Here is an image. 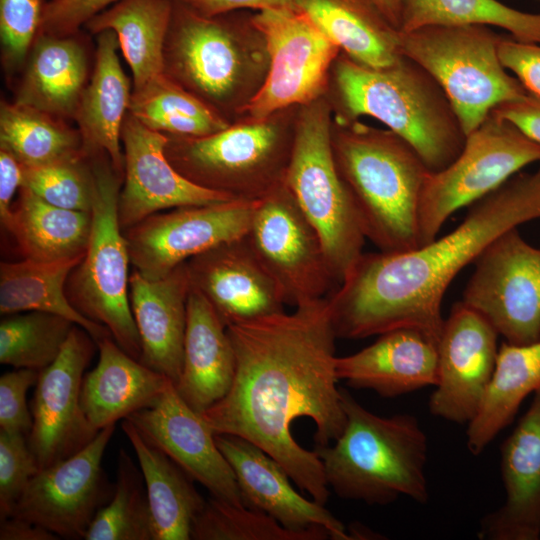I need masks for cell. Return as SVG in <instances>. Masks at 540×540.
<instances>
[{
  "label": "cell",
  "mask_w": 540,
  "mask_h": 540,
  "mask_svg": "<svg viewBox=\"0 0 540 540\" xmlns=\"http://www.w3.org/2000/svg\"><path fill=\"white\" fill-rule=\"evenodd\" d=\"M227 332L236 358L234 379L201 415L215 434L259 446L325 505L330 492L322 462L295 441L291 425L297 418L312 419L315 446L330 445L345 427L328 298L230 325Z\"/></svg>",
  "instance_id": "6da1fadb"
},
{
  "label": "cell",
  "mask_w": 540,
  "mask_h": 540,
  "mask_svg": "<svg viewBox=\"0 0 540 540\" xmlns=\"http://www.w3.org/2000/svg\"><path fill=\"white\" fill-rule=\"evenodd\" d=\"M540 219V163L471 205L449 233L401 253H363L328 296L337 338L416 328L438 341L451 282L499 236Z\"/></svg>",
  "instance_id": "7a4b0ae2"
},
{
  "label": "cell",
  "mask_w": 540,
  "mask_h": 540,
  "mask_svg": "<svg viewBox=\"0 0 540 540\" xmlns=\"http://www.w3.org/2000/svg\"><path fill=\"white\" fill-rule=\"evenodd\" d=\"M326 96L334 121L377 119L408 142L432 173L450 165L464 147L466 134L443 89L406 56L372 68L341 52Z\"/></svg>",
  "instance_id": "3957f363"
},
{
  "label": "cell",
  "mask_w": 540,
  "mask_h": 540,
  "mask_svg": "<svg viewBox=\"0 0 540 540\" xmlns=\"http://www.w3.org/2000/svg\"><path fill=\"white\" fill-rule=\"evenodd\" d=\"M331 144L366 239L385 253L419 247V205L431 171L418 153L389 129L333 117Z\"/></svg>",
  "instance_id": "277c9868"
},
{
  "label": "cell",
  "mask_w": 540,
  "mask_h": 540,
  "mask_svg": "<svg viewBox=\"0 0 540 540\" xmlns=\"http://www.w3.org/2000/svg\"><path fill=\"white\" fill-rule=\"evenodd\" d=\"M269 53L252 14L205 17L173 0L163 73L230 123L261 89Z\"/></svg>",
  "instance_id": "5b68a950"
},
{
  "label": "cell",
  "mask_w": 540,
  "mask_h": 540,
  "mask_svg": "<svg viewBox=\"0 0 540 540\" xmlns=\"http://www.w3.org/2000/svg\"><path fill=\"white\" fill-rule=\"evenodd\" d=\"M345 427L334 444L315 446L329 487L343 499L388 505L429 499L428 439L411 414L377 415L340 388Z\"/></svg>",
  "instance_id": "8992f818"
},
{
  "label": "cell",
  "mask_w": 540,
  "mask_h": 540,
  "mask_svg": "<svg viewBox=\"0 0 540 540\" xmlns=\"http://www.w3.org/2000/svg\"><path fill=\"white\" fill-rule=\"evenodd\" d=\"M241 117L204 137L166 135L165 154L186 179L232 199L258 201L284 182L297 111Z\"/></svg>",
  "instance_id": "52a82bcc"
},
{
  "label": "cell",
  "mask_w": 540,
  "mask_h": 540,
  "mask_svg": "<svg viewBox=\"0 0 540 540\" xmlns=\"http://www.w3.org/2000/svg\"><path fill=\"white\" fill-rule=\"evenodd\" d=\"M502 38L485 25H429L401 31V54L441 86L466 136L494 108L528 94L500 60Z\"/></svg>",
  "instance_id": "ba28073f"
},
{
  "label": "cell",
  "mask_w": 540,
  "mask_h": 540,
  "mask_svg": "<svg viewBox=\"0 0 540 540\" xmlns=\"http://www.w3.org/2000/svg\"><path fill=\"white\" fill-rule=\"evenodd\" d=\"M94 174L92 226L81 262L70 273L66 291L72 305L106 327L114 341L139 360L141 344L129 299V250L118 218L123 183L106 152L88 154Z\"/></svg>",
  "instance_id": "9c48e42d"
},
{
  "label": "cell",
  "mask_w": 540,
  "mask_h": 540,
  "mask_svg": "<svg viewBox=\"0 0 540 540\" xmlns=\"http://www.w3.org/2000/svg\"><path fill=\"white\" fill-rule=\"evenodd\" d=\"M331 128L326 95L298 108L284 183L319 233L339 286L363 254L366 237L334 161Z\"/></svg>",
  "instance_id": "30bf717a"
},
{
  "label": "cell",
  "mask_w": 540,
  "mask_h": 540,
  "mask_svg": "<svg viewBox=\"0 0 540 540\" xmlns=\"http://www.w3.org/2000/svg\"><path fill=\"white\" fill-rule=\"evenodd\" d=\"M533 163H540V144L490 113L466 136L458 157L429 174L419 205V246L435 239L454 212L472 205Z\"/></svg>",
  "instance_id": "8fae6325"
},
{
  "label": "cell",
  "mask_w": 540,
  "mask_h": 540,
  "mask_svg": "<svg viewBox=\"0 0 540 540\" xmlns=\"http://www.w3.org/2000/svg\"><path fill=\"white\" fill-rule=\"evenodd\" d=\"M252 21L265 38L269 69L239 118H266L325 96L340 48L297 9L257 11Z\"/></svg>",
  "instance_id": "7c38bea8"
},
{
  "label": "cell",
  "mask_w": 540,
  "mask_h": 540,
  "mask_svg": "<svg viewBox=\"0 0 540 540\" xmlns=\"http://www.w3.org/2000/svg\"><path fill=\"white\" fill-rule=\"evenodd\" d=\"M245 238L286 305L319 301L338 287L319 233L284 182L256 201Z\"/></svg>",
  "instance_id": "4fadbf2b"
},
{
  "label": "cell",
  "mask_w": 540,
  "mask_h": 540,
  "mask_svg": "<svg viewBox=\"0 0 540 540\" xmlns=\"http://www.w3.org/2000/svg\"><path fill=\"white\" fill-rule=\"evenodd\" d=\"M462 302L504 337L522 345L540 339V249L511 229L475 260Z\"/></svg>",
  "instance_id": "5bb4252c"
},
{
  "label": "cell",
  "mask_w": 540,
  "mask_h": 540,
  "mask_svg": "<svg viewBox=\"0 0 540 540\" xmlns=\"http://www.w3.org/2000/svg\"><path fill=\"white\" fill-rule=\"evenodd\" d=\"M255 203L230 199L147 217L123 231L133 270L147 279H160L190 258L245 236Z\"/></svg>",
  "instance_id": "9a60e30c"
},
{
  "label": "cell",
  "mask_w": 540,
  "mask_h": 540,
  "mask_svg": "<svg viewBox=\"0 0 540 540\" xmlns=\"http://www.w3.org/2000/svg\"><path fill=\"white\" fill-rule=\"evenodd\" d=\"M114 430L115 425L103 428L71 457L40 469L11 516L38 524L60 538L84 539L98 510L113 494L102 459Z\"/></svg>",
  "instance_id": "2e32d148"
},
{
  "label": "cell",
  "mask_w": 540,
  "mask_h": 540,
  "mask_svg": "<svg viewBox=\"0 0 540 540\" xmlns=\"http://www.w3.org/2000/svg\"><path fill=\"white\" fill-rule=\"evenodd\" d=\"M96 347L92 336L74 325L58 357L39 371L27 441L40 469L71 457L98 433L80 406L82 381Z\"/></svg>",
  "instance_id": "e0dca14e"
},
{
  "label": "cell",
  "mask_w": 540,
  "mask_h": 540,
  "mask_svg": "<svg viewBox=\"0 0 540 540\" xmlns=\"http://www.w3.org/2000/svg\"><path fill=\"white\" fill-rule=\"evenodd\" d=\"M494 327L459 301L444 319L437 342V383L429 399L432 415L469 424L479 412L498 356Z\"/></svg>",
  "instance_id": "ac0fdd59"
},
{
  "label": "cell",
  "mask_w": 540,
  "mask_h": 540,
  "mask_svg": "<svg viewBox=\"0 0 540 540\" xmlns=\"http://www.w3.org/2000/svg\"><path fill=\"white\" fill-rule=\"evenodd\" d=\"M121 141L124 176L118 218L123 231L163 210L232 199L182 176L165 154L167 136L146 127L129 111L123 121Z\"/></svg>",
  "instance_id": "d6986e66"
},
{
  "label": "cell",
  "mask_w": 540,
  "mask_h": 540,
  "mask_svg": "<svg viewBox=\"0 0 540 540\" xmlns=\"http://www.w3.org/2000/svg\"><path fill=\"white\" fill-rule=\"evenodd\" d=\"M126 419L162 450L210 496L243 505L234 472L201 413L189 406L170 381L157 401Z\"/></svg>",
  "instance_id": "ffe728a7"
},
{
  "label": "cell",
  "mask_w": 540,
  "mask_h": 540,
  "mask_svg": "<svg viewBox=\"0 0 540 540\" xmlns=\"http://www.w3.org/2000/svg\"><path fill=\"white\" fill-rule=\"evenodd\" d=\"M185 265L191 286L226 327L284 311L280 287L245 236L206 250Z\"/></svg>",
  "instance_id": "44dd1931"
},
{
  "label": "cell",
  "mask_w": 540,
  "mask_h": 540,
  "mask_svg": "<svg viewBox=\"0 0 540 540\" xmlns=\"http://www.w3.org/2000/svg\"><path fill=\"white\" fill-rule=\"evenodd\" d=\"M215 440L234 472L244 506L290 530L321 526L331 539L352 540L342 522L325 505L300 495L284 467L259 446L230 434H215Z\"/></svg>",
  "instance_id": "7402d4cb"
},
{
  "label": "cell",
  "mask_w": 540,
  "mask_h": 540,
  "mask_svg": "<svg viewBox=\"0 0 540 540\" xmlns=\"http://www.w3.org/2000/svg\"><path fill=\"white\" fill-rule=\"evenodd\" d=\"M503 504L486 514L484 540L540 539V389L500 448Z\"/></svg>",
  "instance_id": "603a6c76"
},
{
  "label": "cell",
  "mask_w": 540,
  "mask_h": 540,
  "mask_svg": "<svg viewBox=\"0 0 540 540\" xmlns=\"http://www.w3.org/2000/svg\"><path fill=\"white\" fill-rule=\"evenodd\" d=\"M336 375L352 388L372 390L386 398L437 383V340L416 328L379 335L371 345L336 358Z\"/></svg>",
  "instance_id": "cb8c5ba5"
},
{
  "label": "cell",
  "mask_w": 540,
  "mask_h": 540,
  "mask_svg": "<svg viewBox=\"0 0 540 540\" xmlns=\"http://www.w3.org/2000/svg\"><path fill=\"white\" fill-rule=\"evenodd\" d=\"M190 288L185 263L160 279H147L135 270L129 278L130 306L141 344L139 360L174 385L182 370Z\"/></svg>",
  "instance_id": "d4e9b609"
},
{
  "label": "cell",
  "mask_w": 540,
  "mask_h": 540,
  "mask_svg": "<svg viewBox=\"0 0 540 540\" xmlns=\"http://www.w3.org/2000/svg\"><path fill=\"white\" fill-rule=\"evenodd\" d=\"M87 44L80 31L39 33L21 71L14 102L74 120L92 73Z\"/></svg>",
  "instance_id": "484cf974"
},
{
  "label": "cell",
  "mask_w": 540,
  "mask_h": 540,
  "mask_svg": "<svg viewBox=\"0 0 540 540\" xmlns=\"http://www.w3.org/2000/svg\"><path fill=\"white\" fill-rule=\"evenodd\" d=\"M96 343L99 359L84 375L80 406L89 426L99 432L152 406L171 380L126 353L111 336Z\"/></svg>",
  "instance_id": "4316f807"
},
{
  "label": "cell",
  "mask_w": 540,
  "mask_h": 540,
  "mask_svg": "<svg viewBox=\"0 0 540 540\" xmlns=\"http://www.w3.org/2000/svg\"><path fill=\"white\" fill-rule=\"evenodd\" d=\"M235 369V352L226 325L208 300L191 286L182 370L175 385L178 393L202 413L226 395Z\"/></svg>",
  "instance_id": "83f0119b"
},
{
  "label": "cell",
  "mask_w": 540,
  "mask_h": 540,
  "mask_svg": "<svg viewBox=\"0 0 540 540\" xmlns=\"http://www.w3.org/2000/svg\"><path fill=\"white\" fill-rule=\"evenodd\" d=\"M96 36L94 65L82 94L74 121L87 154L106 152L115 170L124 176L121 130L132 94L131 84L119 57L118 37L112 30Z\"/></svg>",
  "instance_id": "f1b7e54d"
},
{
  "label": "cell",
  "mask_w": 540,
  "mask_h": 540,
  "mask_svg": "<svg viewBox=\"0 0 540 540\" xmlns=\"http://www.w3.org/2000/svg\"><path fill=\"white\" fill-rule=\"evenodd\" d=\"M295 8L352 60L372 68L401 56V31L371 0H295Z\"/></svg>",
  "instance_id": "f546056e"
},
{
  "label": "cell",
  "mask_w": 540,
  "mask_h": 540,
  "mask_svg": "<svg viewBox=\"0 0 540 540\" xmlns=\"http://www.w3.org/2000/svg\"><path fill=\"white\" fill-rule=\"evenodd\" d=\"M121 428L144 478L154 540H190L194 518L206 499L194 487V480L130 420L123 419Z\"/></svg>",
  "instance_id": "4dcf8cb0"
},
{
  "label": "cell",
  "mask_w": 540,
  "mask_h": 540,
  "mask_svg": "<svg viewBox=\"0 0 540 540\" xmlns=\"http://www.w3.org/2000/svg\"><path fill=\"white\" fill-rule=\"evenodd\" d=\"M92 226L91 212L60 208L21 187L5 230L24 259L53 262L83 259Z\"/></svg>",
  "instance_id": "1f68e13d"
},
{
  "label": "cell",
  "mask_w": 540,
  "mask_h": 540,
  "mask_svg": "<svg viewBox=\"0 0 540 540\" xmlns=\"http://www.w3.org/2000/svg\"><path fill=\"white\" fill-rule=\"evenodd\" d=\"M540 389V339L522 345L504 342L481 408L467 427V448L482 453L514 419L525 398Z\"/></svg>",
  "instance_id": "d6a6232c"
},
{
  "label": "cell",
  "mask_w": 540,
  "mask_h": 540,
  "mask_svg": "<svg viewBox=\"0 0 540 540\" xmlns=\"http://www.w3.org/2000/svg\"><path fill=\"white\" fill-rule=\"evenodd\" d=\"M81 260L1 262L0 313L4 316L29 311L50 313L82 327L95 342L112 337L106 327L81 314L68 298V277Z\"/></svg>",
  "instance_id": "836d02e7"
},
{
  "label": "cell",
  "mask_w": 540,
  "mask_h": 540,
  "mask_svg": "<svg viewBox=\"0 0 540 540\" xmlns=\"http://www.w3.org/2000/svg\"><path fill=\"white\" fill-rule=\"evenodd\" d=\"M173 0H120L91 18L85 28L96 35L112 30L133 76V89L163 73V49Z\"/></svg>",
  "instance_id": "e575fe53"
},
{
  "label": "cell",
  "mask_w": 540,
  "mask_h": 540,
  "mask_svg": "<svg viewBox=\"0 0 540 540\" xmlns=\"http://www.w3.org/2000/svg\"><path fill=\"white\" fill-rule=\"evenodd\" d=\"M128 111L165 135L204 137L231 124L164 73L132 89Z\"/></svg>",
  "instance_id": "d590c367"
},
{
  "label": "cell",
  "mask_w": 540,
  "mask_h": 540,
  "mask_svg": "<svg viewBox=\"0 0 540 540\" xmlns=\"http://www.w3.org/2000/svg\"><path fill=\"white\" fill-rule=\"evenodd\" d=\"M0 148L10 152L22 166L49 163L82 152L79 129L42 110L2 100Z\"/></svg>",
  "instance_id": "8d00e7d4"
},
{
  "label": "cell",
  "mask_w": 540,
  "mask_h": 540,
  "mask_svg": "<svg viewBox=\"0 0 540 540\" xmlns=\"http://www.w3.org/2000/svg\"><path fill=\"white\" fill-rule=\"evenodd\" d=\"M429 25H485L506 30L524 43L540 44V13L498 0H404L400 31Z\"/></svg>",
  "instance_id": "74e56055"
},
{
  "label": "cell",
  "mask_w": 540,
  "mask_h": 540,
  "mask_svg": "<svg viewBox=\"0 0 540 540\" xmlns=\"http://www.w3.org/2000/svg\"><path fill=\"white\" fill-rule=\"evenodd\" d=\"M84 539L154 540L144 478L125 450L118 454L113 494L98 510Z\"/></svg>",
  "instance_id": "f35d334b"
},
{
  "label": "cell",
  "mask_w": 540,
  "mask_h": 540,
  "mask_svg": "<svg viewBox=\"0 0 540 540\" xmlns=\"http://www.w3.org/2000/svg\"><path fill=\"white\" fill-rule=\"evenodd\" d=\"M74 325L45 312L5 315L0 322V363L41 371L58 357Z\"/></svg>",
  "instance_id": "ab89813d"
},
{
  "label": "cell",
  "mask_w": 540,
  "mask_h": 540,
  "mask_svg": "<svg viewBox=\"0 0 540 540\" xmlns=\"http://www.w3.org/2000/svg\"><path fill=\"white\" fill-rule=\"evenodd\" d=\"M190 538L193 540H325L328 530L313 526L290 530L271 516L244 505H234L213 496L194 518Z\"/></svg>",
  "instance_id": "60d3db41"
},
{
  "label": "cell",
  "mask_w": 540,
  "mask_h": 540,
  "mask_svg": "<svg viewBox=\"0 0 540 540\" xmlns=\"http://www.w3.org/2000/svg\"><path fill=\"white\" fill-rule=\"evenodd\" d=\"M21 187L51 205L91 212L94 174L89 156L83 150L49 163L22 166Z\"/></svg>",
  "instance_id": "b9f144b4"
},
{
  "label": "cell",
  "mask_w": 540,
  "mask_h": 540,
  "mask_svg": "<svg viewBox=\"0 0 540 540\" xmlns=\"http://www.w3.org/2000/svg\"><path fill=\"white\" fill-rule=\"evenodd\" d=\"M46 0H0L2 63L8 75L22 71L40 32Z\"/></svg>",
  "instance_id": "7bdbcfd3"
},
{
  "label": "cell",
  "mask_w": 540,
  "mask_h": 540,
  "mask_svg": "<svg viewBox=\"0 0 540 540\" xmlns=\"http://www.w3.org/2000/svg\"><path fill=\"white\" fill-rule=\"evenodd\" d=\"M39 470L27 437L0 430V520L11 516L22 492Z\"/></svg>",
  "instance_id": "ee69618b"
},
{
  "label": "cell",
  "mask_w": 540,
  "mask_h": 540,
  "mask_svg": "<svg viewBox=\"0 0 540 540\" xmlns=\"http://www.w3.org/2000/svg\"><path fill=\"white\" fill-rule=\"evenodd\" d=\"M39 371L18 368L0 377V430L29 436L33 425L26 395Z\"/></svg>",
  "instance_id": "f6af8a7d"
},
{
  "label": "cell",
  "mask_w": 540,
  "mask_h": 540,
  "mask_svg": "<svg viewBox=\"0 0 540 540\" xmlns=\"http://www.w3.org/2000/svg\"><path fill=\"white\" fill-rule=\"evenodd\" d=\"M120 0H49L39 33L69 35Z\"/></svg>",
  "instance_id": "bcb514c9"
},
{
  "label": "cell",
  "mask_w": 540,
  "mask_h": 540,
  "mask_svg": "<svg viewBox=\"0 0 540 540\" xmlns=\"http://www.w3.org/2000/svg\"><path fill=\"white\" fill-rule=\"evenodd\" d=\"M498 53L504 67L526 91L540 98V44L524 43L503 35Z\"/></svg>",
  "instance_id": "7dc6e473"
},
{
  "label": "cell",
  "mask_w": 540,
  "mask_h": 540,
  "mask_svg": "<svg viewBox=\"0 0 540 540\" xmlns=\"http://www.w3.org/2000/svg\"><path fill=\"white\" fill-rule=\"evenodd\" d=\"M491 113L509 121L540 144V98L528 93L521 99L497 106Z\"/></svg>",
  "instance_id": "c3c4849f"
},
{
  "label": "cell",
  "mask_w": 540,
  "mask_h": 540,
  "mask_svg": "<svg viewBox=\"0 0 540 540\" xmlns=\"http://www.w3.org/2000/svg\"><path fill=\"white\" fill-rule=\"evenodd\" d=\"M190 10L205 17H216L223 14L267 9H296L295 0H174Z\"/></svg>",
  "instance_id": "681fc988"
},
{
  "label": "cell",
  "mask_w": 540,
  "mask_h": 540,
  "mask_svg": "<svg viewBox=\"0 0 540 540\" xmlns=\"http://www.w3.org/2000/svg\"><path fill=\"white\" fill-rule=\"evenodd\" d=\"M21 186V164L10 152L0 148V221L5 229L12 216L15 194Z\"/></svg>",
  "instance_id": "f907efd6"
},
{
  "label": "cell",
  "mask_w": 540,
  "mask_h": 540,
  "mask_svg": "<svg viewBox=\"0 0 540 540\" xmlns=\"http://www.w3.org/2000/svg\"><path fill=\"white\" fill-rule=\"evenodd\" d=\"M59 538L48 529L17 516L0 520V540H57Z\"/></svg>",
  "instance_id": "816d5d0a"
},
{
  "label": "cell",
  "mask_w": 540,
  "mask_h": 540,
  "mask_svg": "<svg viewBox=\"0 0 540 540\" xmlns=\"http://www.w3.org/2000/svg\"><path fill=\"white\" fill-rule=\"evenodd\" d=\"M388 21L400 30L404 0H371Z\"/></svg>",
  "instance_id": "f5cc1de1"
},
{
  "label": "cell",
  "mask_w": 540,
  "mask_h": 540,
  "mask_svg": "<svg viewBox=\"0 0 540 540\" xmlns=\"http://www.w3.org/2000/svg\"><path fill=\"white\" fill-rule=\"evenodd\" d=\"M540 1V0H539Z\"/></svg>",
  "instance_id": "db71d44e"
}]
</instances>
